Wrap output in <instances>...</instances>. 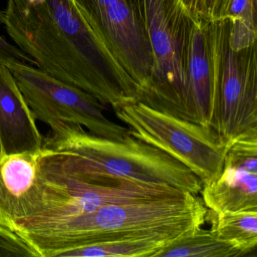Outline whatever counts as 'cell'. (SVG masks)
I'll return each mask as SVG.
<instances>
[{
  "label": "cell",
  "mask_w": 257,
  "mask_h": 257,
  "mask_svg": "<svg viewBox=\"0 0 257 257\" xmlns=\"http://www.w3.org/2000/svg\"><path fill=\"white\" fill-rule=\"evenodd\" d=\"M257 0H232L225 19L230 22L228 45L238 52L256 43Z\"/></svg>",
  "instance_id": "16"
},
{
  "label": "cell",
  "mask_w": 257,
  "mask_h": 257,
  "mask_svg": "<svg viewBox=\"0 0 257 257\" xmlns=\"http://www.w3.org/2000/svg\"><path fill=\"white\" fill-rule=\"evenodd\" d=\"M43 147L35 152L0 153V226L43 217L60 201V186L43 165Z\"/></svg>",
  "instance_id": "9"
},
{
  "label": "cell",
  "mask_w": 257,
  "mask_h": 257,
  "mask_svg": "<svg viewBox=\"0 0 257 257\" xmlns=\"http://www.w3.org/2000/svg\"><path fill=\"white\" fill-rule=\"evenodd\" d=\"M129 135L187 167L203 186L219 178L231 141L210 127L153 109L141 102L114 109Z\"/></svg>",
  "instance_id": "5"
},
{
  "label": "cell",
  "mask_w": 257,
  "mask_h": 257,
  "mask_svg": "<svg viewBox=\"0 0 257 257\" xmlns=\"http://www.w3.org/2000/svg\"><path fill=\"white\" fill-rule=\"evenodd\" d=\"M201 192L206 207L214 213L257 210V128L232 140L220 176Z\"/></svg>",
  "instance_id": "10"
},
{
  "label": "cell",
  "mask_w": 257,
  "mask_h": 257,
  "mask_svg": "<svg viewBox=\"0 0 257 257\" xmlns=\"http://www.w3.org/2000/svg\"><path fill=\"white\" fill-rule=\"evenodd\" d=\"M4 12L0 11V24L4 22ZM31 63L34 65V61L22 52L19 47L10 44L1 34H0V65H4L10 68L12 66L18 63Z\"/></svg>",
  "instance_id": "17"
},
{
  "label": "cell",
  "mask_w": 257,
  "mask_h": 257,
  "mask_svg": "<svg viewBox=\"0 0 257 257\" xmlns=\"http://www.w3.org/2000/svg\"><path fill=\"white\" fill-rule=\"evenodd\" d=\"M0 153H1V150H0Z\"/></svg>",
  "instance_id": "20"
},
{
  "label": "cell",
  "mask_w": 257,
  "mask_h": 257,
  "mask_svg": "<svg viewBox=\"0 0 257 257\" xmlns=\"http://www.w3.org/2000/svg\"><path fill=\"white\" fill-rule=\"evenodd\" d=\"M9 69L36 118L49 127L60 122L78 124L92 135L116 141L129 135L126 126L104 115L106 106L83 90L27 63H18Z\"/></svg>",
  "instance_id": "6"
},
{
  "label": "cell",
  "mask_w": 257,
  "mask_h": 257,
  "mask_svg": "<svg viewBox=\"0 0 257 257\" xmlns=\"http://www.w3.org/2000/svg\"><path fill=\"white\" fill-rule=\"evenodd\" d=\"M211 230L221 240L229 242L243 254L257 245V210H237L216 213Z\"/></svg>",
  "instance_id": "15"
},
{
  "label": "cell",
  "mask_w": 257,
  "mask_h": 257,
  "mask_svg": "<svg viewBox=\"0 0 257 257\" xmlns=\"http://www.w3.org/2000/svg\"><path fill=\"white\" fill-rule=\"evenodd\" d=\"M6 30L34 65L113 109L138 102L136 85L106 53L73 0H8Z\"/></svg>",
  "instance_id": "1"
},
{
  "label": "cell",
  "mask_w": 257,
  "mask_h": 257,
  "mask_svg": "<svg viewBox=\"0 0 257 257\" xmlns=\"http://www.w3.org/2000/svg\"><path fill=\"white\" fill-rule=\"evenodd\" d=\"M189 111L192 122L219 133V86L214 42L205 22L195 20L186 58Z\"/></svg>",
  "instance_id": "11"
},
{
  "label": "cell",
  "mask_w": 257,
  "mask_h": 257,
  "mask_svg": "<svg viewBox=\"0 0 257 257\" xmlns=\"http://www.w3.org/2000/svg\"><path fill=\"white\" fill-rule=\"evenodd\" d=\"M232 0H202L201 20L210 22L225 19Z\"/></svg>",
  "instance_id": "18"
},
{
  "label": "cell",
  "mask_w": 257,
  "mask_h": 257,
  "mask_svg": "<svg viewBox=\"0 0 257 257\" xmlns=\"http://www.w3.org/2000/svg\"><path fill=\"white\" fill-rule=\"evenodd\" d=\"M73 2L106 53L135 82L139 101L150 86L153 59L134 0Z\"/></svg>",
  "instance_id": "7"
},
{
  "label": "cell",
  "mask_w": 257,
  "mask_h": 257,
  "mask_svg": "<svg viewBox=\"0 0 257 257\" xmlns=\"http://www.w3.org/2000/svg\"><path fill=\"white\" fill-rule=\"evenodd\" d=\"M202 198L186 192L178 198L104 206L93 211L46 219H27L13 231L38 257L61 254L99 242L142 237L177 240L205 222Z\"/></svg>",
  "instance_id": "2"
},
{
  "label": "cell",
  "mask_w": 257,
  "mask_h": 257,
  "mask_svg": "<svg viewBox=\"0 0 257 257\" xmlns=\"http://www.w3.org/2000/svg\"><path fill=\"white\" fill-rule=\"evenodd\" d=\"M37 118L8 67L0 65V150L4 154L42 149Z\"/></svg>",
  "instance_id": "12"
},
{
  "label": "cell",
  "mask_w": 257,
  "mask_h": 257,
  "mask_svg": "<svg viewBox=\"0 0 257 257\" xmlns=\"http://www.w3.org/2000/svg\"><path fill=\"white\" fill-rule=\"evenodd\" d=\"M43 140L45 160L64 177L85 180L114 176L166 183L198 195L202 182L162 150L128 135L123 141L101 138L78 124L60 122Z\"/></svg>",
  "instance_id": "3"
},
{
  "label": "cell",
  "mask_w": 257,
  "mask_h": 257,
  "mask_svg": "<svg viewBox=\"0 0 257 257\" xmlns=\"http://www.w3.org/2000/svg\"><path fill=\"white\" fill-rule=\"evenodd\" d=\"M153 59L151 82L139 102L191 121L186 58L195 19L180 0H134Z\"/></svg>",
  "instance_id": "4"
},
{
  "label": "cell",
  "mask_w": 257,
  "mask_h": 257,
  "mask_svg": "<svg viewBox=\"0 0 257 257\" xmlns=\"http://www.w3.org/2000/svg\"><path fill=\"white\" fill-rule=\"evenodd\" d=\"M211 23L217 62L219 134L232 141L257 128L256 43L233 51L228 45L229 20Z\"/></svg>",
  "instance_id": "8"
},
{
  "label": "cell",
  "mask_w": 257,
  "mask_h": 257,
  "mask_svg": "<svg viewBox=\"0 0 257 257\" xmlns=\"http://www.w3.org/2000/svg\"><path fill=\"white\" fill-rule=\"evenodd\" d=\"M174 240L160 236L109 240L71 249L59 257H153Z\"/></svg>",
  "instance_id": "14"
},
{
  "label": "cell",
  "mask_w": 257,
  "mask_h": 257,
  "mask_svg": "<svg viewBox=\"0 0 257 257\" xmlns=\"http://www.w3.org/2000/svg\"><path fill=\"white\" fill-rule=\"evenodd\" d=\"M186 11L195 20H201L202 0H180Z\"/></svg>",
  "instance_id": "19"
},
{
  "label": "cell",
  "mask_w": 257,
  "mask_h": 257,
  "mask_svg": "<svg viewBox=\"0 0 257 257\" xmlns=\"http://www.w3.org/2000/svg\"><path fill=\"white\" fill-rule=\"evenodd\" d=\"M244 254L201 227L159 249L153 257H236Z\"/></svg>",
  "instance_id": "13"
}]
</instances>
